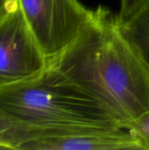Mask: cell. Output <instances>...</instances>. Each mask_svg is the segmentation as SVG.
Masks as SVG:
<instances>
[{
	"label": "cell",
	"instance_id": "cell-1",
	"mask_svg": "<svg viewBox=\"0 0 149 150\" xmlns=\"http://www.w3.org/2000/svg\"><path fill=\"white\" fill-rule=\"evenodd\" d=\"M47 68L107 108L122 128L149 111V74L119 30L117 15L103 5Z\"/></svg>",
	"mask_w": 149,
	"mask_h": 150
},
{
	"label": "cell",
	"instance_id": "cell-2",
	"mask_svg": "<svg viewBox=\"0 0 149 150\" xmlns=\"http://www.w3.org/2000/svg\"><path fill=\"white\" fill-rule=\"evenodd\" d=\"M0 110L28 129L76 126L122 128L101 103L48 68L35 79L0 88Z\"/></svg>",
	"mask_w": 149,
	"mask_h": 150
},
{
	"label": "cell",
	"instance_id": "cell-3",
	"mask_svg": "<svg viewBox=\"0 0 149 150\" xmlns=\"http://www.w3.org/2000/svg\"><path fill=\"white\" fill-rule=\"evenodd\" d=\"M47 60L66 48L90 23L94 9L79 0H17Z\"/></svg>",
	"mask_w": 149,
	"mask_h": 150
},
{
	"label": "cell",
	"instance_id": "cell-4",
	"mask_svg": "<svg viewBox=\"0 0 149 150\" xmlns=\"http://www.w3.org/2000/svg\"><path fill=\"white\" fill-rule=\"evenodd\" d=\"M47 59L20 8L0 21V88L41 76Z\"/></svg>",
	"mask_w": 149,
	"mask_h": 150
},
{
	"label": "cell",
	"instance_id": "cell-5",
	"mask_svg": "<svg viewBox=\"0 0 149 150\" xmlns=\"http://www.w3.org/2000/svg\"><path fill=\"white\" fill-rule=\"evenodd\" d=\"M141 150L134 135L117 127L76 126L29 129L19 150Z\"/></svg>",
	"mask_w": 149,
	"mask_h": 150
},
{
	"label": "cell",
	"instance_id": "cell-6",
	"mask_svg": "<svg viewBox=\"0 0 149 150\" xmlns=\"http://www.w3.org/2000/svg\"><path fill=\"white\" fill-rule=\"evenodd\" d=\"M119 27L149 74V4L128 21L119 23Z\"/></svg>",
	"mask_w": 149,
	"mask_h": 150
},
{
	"label": "cell",
	"instance_id": "cell-7",
	"mask_svg": "<svg viewBox=\"0 0 149 150\" xmlns=\"http://www.w3.org/2000/svg\"><path fill=\"white\" fill-rule=\"evenodd\" d=\"M28 128L0 110V149L18 150L26 141Z\"/></svg>",
	"mask_w": 149,
	"mask_h": 150
},
{
	"label": "cell",
	"instance_id": "cell-8",
	"mask_svg": "<svg viewBox=\"0 0 149 150\" xmlns=\"http://www.w3.org/2000/svg\"><path fill=\"white\" fill-rule=\"evenodd\" d=\"M126 129L138 140L141 149L149 150V111L133 120Z\"/></svg>",
	"mask_w": 149,
	"mask_h": 150
},
{
	"label": "cell",
	"instance_id": "cell-9",
	"mask_svg": "<svg viewBox=\"0 0 149 150\" xmlns=\"http://www.w3.org/2000/svg\"><path fill=\"white\" fill-rule=\"evenodd\" d=\"M149 4V0H120V8L117 15L119 24L125 23L141 11Z\"/></svg>",
	"mask_w": 149,
	"mask_h": 150
},
{
	"label": "cell",
	"instance_id": "cell-10",
	"mask_svg": "<svg viewBox=\"0 0 149 150\" xmlns=\"http://www.w3.org/2000/svg\"><path fill=\"white\" fill-rule=\"evenodd\" d=\"M17 7V0H0V21Z\"/></svg>",
	"mask_w": 149,
	"mask_h": 150
}]
</instances>
